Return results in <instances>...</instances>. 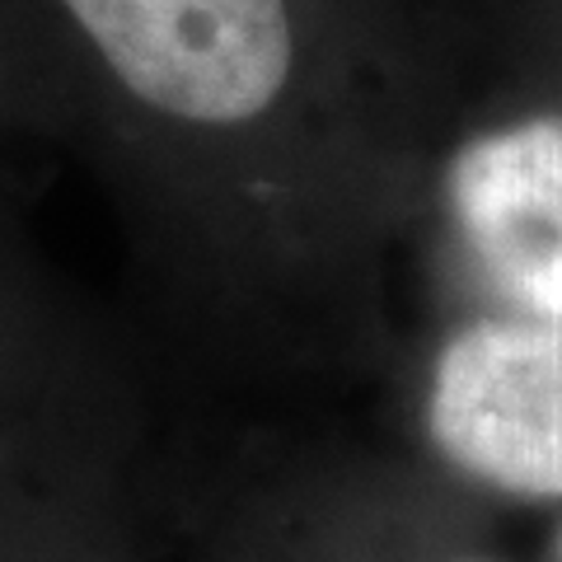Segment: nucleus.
<instances>
[{"mask_svg": "<svg viewBox=\"0 0 562 562\" xmlns=\"http://www.w3.org/2000/svg\"><path fill=\"white\" fill-rule=\"evenodd\" d=\"M127 90L169 117L249 122L291 76L286 0H66Z\"/></svg>", "mask_w": 562, "mask_h": 562, "instance_id": "nucleus-1", "label": "nucleus"}, {"mask_svg": "<svg viewBox=\"0 0 562 562\" xmlns=\"http://www.w3.org/2000/svg\"><path fill=\"white\" fill-rule=\"evenodd\" d=\"M427 422L446 460L473 479L562 497V314H506L454 333Z\"/></svg>", "mask_w": 562, "mask_h": 562, "instance_id": "nucleus-2", "label": "nucleus"}, {"mask_svg": "<svg viewBox=\"0 0 562 562\" xmlns=\"http://www.w3.org/2000/svg\"><path fill=\"white\" fill-rule=\"evenodd\" d=\"M450 206L473 262L520 314H562V117L460 150Z\"/></svg>", "mask_w": 562, "mask_h": 562, "instance_id": "nucleus-3", "label": "nucleus"}, {"mask_svg": "<svg viewBox=\"0 0 562 562\" xmlns=\"http://www.w3.org/2000/svg\"><path fill=\"white\" fill-rule=\"evenodd\" d=\"M558 558H562V549H558Z\"/></svg>", "mask_w": 562, "mask_h": 562, "instance_id": "nucleus-4", "label": "nucleus"}]
</instances>
